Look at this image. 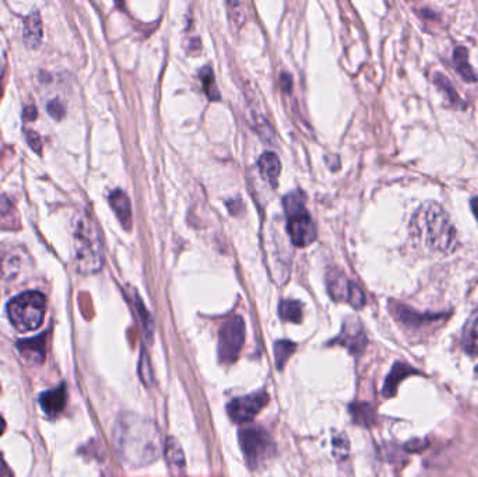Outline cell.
Wrapping results in <instances>:
<instances>
[{
	"mask_svg": "<svg viewBox=\"0 0 478 477\" xmlns=\"http://www.w3.org/2000/svg\"><path fill=\"white\" fill-rule=\"evenodd\" d=\"M114 442L122 462L132 468L152 465L164 452L159 425L136 413L119 416L114 428Z\"/></svg>",
	"mask_w": 478,
	"mask_h": 477,
	"instance_id": "1",
	"label": "cell"
},
{
	"mask_svg": "<svg viewBox=\"0 0 478 477\" xmlns=\"http://www.w3.org/2000/svg\"><path fill=\"white\" fill-rule=\"evenodd\" d=\"M411 234L431 250L451 253L456 249L458 233L449 216L436 203L422 205L411 219Z\"/></svg>",
	"mask_w": 478,
	"mask_h": 477,
	"instance_id": "2",
	"label": "cell"
},
{
	"mask_svg": "<svg viewBox=\"0 0 478 477\" xmlns=\"http://www.w3.org/2000/svg\"><path fill=\"white\" fill-rule=\"evenodd\" d=\"M73 243L76 266L80 273L92 274L99 272L104 265V245L97 222L90 213L80 215L76 222Z\"/></svg>",
	"mask_w": 478,
	"mask_h": 477,
	"instance_id": "3",
	"label": "cell"
},
{
	"mask_svg": "<svg viewBox=\"0 0 478 477\" xmlns=\"http://www.w3.org/2000/svg\"><path fill=\"white\" fill-rule=\"evenodd\" d=\"M287 216V231L293 243L298 248L311 245L317 239L315 223L305 207V195L300 191L288 193L284 200Z\"/></svg>",
	"mask_w": 478,
	"mask_h": 477,
	"instance_id": "4",
	"label": "cell"
},
{
	"mask_svg": "<svg viewBox=\"0 0 478 477\" xmlns=\"http://www.w3.org/2000/svg\"><path fill=\"white\" fill-rule=\"evenodd\" d=\"M45 297L38 291H25L7 304V315L18 332L35 330L45 317Z\"/></svg>",
	"mask_w": 478,
	"mask_h": 477,
	"instance_id": "5",
	"label": "cell"
},
{
	"mask_svg": "<svg viewBox=\"0 0 478 477\" xmlns=\"http://www.w3.org/2000/svg\"><path fill=\"white\" fill-rule=\"evenodd\" d=\"M239 447L250 469H257L276 454V444L260 427H245L238 433Z\"/></svg>",
	"mask_w": 478,
	"mask_h": 477,
	"instance_id": "6",
	"label": "cell"
},
{
	"mask_svg": "<svg viewBox=\"0 0 478 477\" xmlns=\"http://www.w3.org/2000/svg\"><path fill=\"white\" fill-rule=\"evenodd\" d=\"M246 326L242 317L235 315L226 320L219 332V358L224 364H234L239 358L245 343Z\"/></svg>",
	"mask_w": 478,
	"mask_h": 477,
	"instance_id": "7",
	"label": "cell"
},
{
	"mask_svg": "<svg viewBox=\"0 0 478 477\" xmlns=\"http://www.w3.org/2000/svg\"><path fill=\"white\" fill-rule=\"evenodd\" d=\"M269 400V394L264 391L238 397L227 404V413L234 423H249L262 411L263 407L267 406Z\"/></svg>",
	"mask_w": 478,
	"mask_h": 477,
	"instance_id": "8",
	"label": "cell"
},
{
	"mask_svg": "<svg viewBox=\"0 0 478 477\" xmlns=\"http://www.w3.org/2000/svg\"><path fill=\"white\" fill-rule=\"evenodd\" d=\"M329 294L336 301H345L355 310H361L365 306L364 291L351 280H348L341 272L336 270L330 273L327 280Z\"/></svg>",
	"mask_w": 478,
	"mask_h": 477,
	"instance_id": "9",
	"label": "cell"
},
{
	"mask_svg": "<svg viewBox=\"0 0 478 477\" xmlns=\"http://www.w3.org/2000/svg\"><path fill=\"white\" fill-rule=\"evenodd\" d=\"M367 336L361 322L357 318H347L343 323L340 334L330 344H340L353 354H361L367 347Z\"/></svg>",
	"mask_w": 478,
	"mask_h": 477,
	"instance_id": "10",
	"label": "cell"
},
{
	"mask_svg": "<svg viewBox=\"0 0 478 477\" xmlns=\"http://www.w3.org/2000/svg\"><path fill=\"white\" fill-rule=\"evenodd\" d=\"M391 311L393 317L400 322L404 327L410 330H418L422 329L431 323L439 322L446 319V314H422L417 313L415 310L404 306V304H392Z\"/></svg>",
	"mask_w": 478,
	"mask_h": 477,
	"instance_id": "11",
	"label": "cell"
},
{
	"mask_svg": "<svg viewBox=\"0 0 478 477\" xmlns=\"http://www.w3.org/2000/svg\"><path fill=\"white\" fill-rule=\"evenodd\" d=\"M45 339L47 334H39L34 339L20 340L17 349L20 356L31 366H38L45 361Z\"/></svg>",
	"mask_w": 478,
	"mask_h": 477,
	"instance_id": "12",
	"label": "cell"
},
{
	"mask_svg": "<svg viewBox=\"0 0 478 477\" xmlns=\"http://www.w3.org/2000/svg\"><path fill=\"white\" fill-rule=\"evenodd\" d=\"M39 404L47 416L56 417L63 411L66 404V387L61 385L58 388L42 392L39 395Z\"/></svg>",
	"mask_w": 478,
	"mask_h": 477,
	"instance_id": "13",
	"label": "cell"
},
{
	"mask_svg": "<svg viewBox=\"0 0 478 477\" xmlns=\"http://www.w3.org/2000/svg\"><path fill=\"white\" fill-rule=\"evenodd\" d=\"M412 374H418V371L408 366L407 363H401V361H398L395 363V366L392 367L385 384H384V390H382V394L384 397L386 399L393 398L398 392V385L401 384V381H404L405 378H408L410 375Z\"/></svg>",
	"mask_w": 478,
	"mask_h": 477,
	"instance_id": "14",
	"label": "cell"
},
{
	"mask_svg": "<svg viewBox=\"0 0 478 477\" xmlns=\"http://www.w3.org/2000/svg\"><path fill=\"white\" fill-rule=\"evenodd\" d=\"M130 300H132L133 308H135L136 315H137V319H139V323L142 326L143 336H145L147 343H152L153 337H154V330H156V323H154L153 315L149 313V310L146 308V306L142 301L140 296L135 290L130 291Z\"/></svg>",
	"mask_w": 478,
	"mask_h": 477,
	"instance_id": "15",
	"label": "cell"
},
{
	"mask_svg": "<svg viewBox=\"0 0 478 477\" xmlns=\"http://www.w3.org/2000/svg\"><path fill=\"white\" fill-rule=\"evenodd\" d=\"M109 205L112 210L115 212L116 217L122 223V226L126 230H130L132 227V205L128 198V195L119 189L114 191L109 195Z\"/></svg>",
	"mask_w": 478,
	"mask_h": 477,
	"instance_id": "16",
	"label": "cell"
},
{
	"mask_svg": "<svg viewBox=\"0 0 478 477\" xmlns=\"http://www.w3.org/2000/svg\"><path fill=\"white\" fill-rule=\"evenodd\" d=\"M462 346L466 353L478 357V308L467 319L463 327Z\"/></svg>",
	"mask_w": 478,
	"mask_h": 477,
	"instance_id": "17",
	"label": "cell"
},
{
	"mask_svg": "<svg viewBox=\"0 0 478 477\" xmlns=\"http://www.w3.org/2000/svg\"><path fill=\"white\" fill-rule=\"evenodd\" d=\"M348 411L354 424L361 427H372L376 421V413L374 407L367 401H355L350 404Z\"/></svg>",
	"mask_w": 478,
	"mask_h": 477,
	"instance_id": "18",
	"label": "cell"
},
{
	"mask_svg": "<svg viewBox=\"0 0 478 477\" xmlns=\"http://www.w3.org/2000/svg\"><path fill=\"white\" fill-rule=\"evenodd\" d=\"M23 38L24 42L30 48H37L42 41V24L39 20V16L37 13L30 14L24 21L23 28Z\"/></svg>",
	"mask_w": 478,
	"mask_h": 477,
	"instance_id": "19",
	"label": "cell"
},
{
	"mask_svg": "<svg viewBox=\"0 0 478 477\" xmlns=\"http://www.w3.org/2000/svg\"><path fill=\"white\" fill-rule=\"evenodd\" d=\"M164 457L168 465L173 469L182 471L185 468V454L175 437H166L164 441Z\"/></svg>",
	"mask_w": 478,
	"mask_h": 477,
	"instance_id": "20",
	"label": "cell"
},
{
	"mask_svg": "<svg viewBox=\"0 0 478 477\" xmlns=\"http://www.w3.org/2000/svg\"><path fill=\"white\" fill-rule=\"evenodd\" d=\"M257 165L260 168V172L263 174V176L276 186L278 175L281 172V162L278 157L271 153V152H266L260 156V159L257 161Z\"/></svg>",
	"mask_w": 478,
	"mask_h": 477,
	"instance_id": "21",
	"label": "cell"
},
{
	"mask_svg": "<svg viewBox=\"0 0 478 477\" xmlns=\"http://www.w3.org/2000/svg\"><path fill=\"white\" fill-rule=\"evenodd\" d=\"M21 252L23 249L8 248L7 253H0V267L6 276L13 277L20 273V269L24 263V258Z\"/></svg>",
	"mask_w": 478,
	"mask_h": 477,
	"instance_id": "22",
	"label": "cell"
},
{
	"mask_svg": "<svg viewBox=\"0 0 478 477\" xmlns=\"http://www.w3.org/2000/svg\"><path fill=\"white\" fill-rule=\"evenodd\" d=\"M453 64L458 71V73L462 76V79L469 81V83H476L478 81L477 73L472 68L469 62V52L465 47H459L453 51Z\"/></svg>",
	"mask_w": 478,
	"mask_h": 477,
	"instance_id": "23",
	"label": "cell"
},
{
	"mask_svg": "<svg viewBox=\"0 0 478 477\" xmlns=\"http://www.w3.org/2000/svg\"><path fill=\"white\" fill-rule=\"evenodd\" d=\"M278 315L286 322L300 323L302 320V304L295 300H284L280 303Z\"/></svg>",
	"mask_w": 478,
	"mask_h": 477,
	"instance_id": "24",
	"label": "cell"
},
{
	"mask_svg": "<svg viewBox=\"0 0 478 477\" xmlns=\"http://www.w3.org/2000/svg\"><path fill=\"white\" fill-rule=\"evenodd\" d=\"M297 344L291 340H277L274 343V361L278 370H283L288 358L294 354Z\"/></svg>",
	"mask_w": 478,
	"mask_h": 477,
	"instance_id": "25",
	"label": "cell"
},
{
	"mask_svg": "<svg viewBox=\"0 0 478 477\" xmlns=\"http://www.w3.org/2000/svg\"><path fill=\"white\" fill-rule=\"evenodd\" d=\"M139 377L142 380V382L150 388L153 385L154 377H153V368H152V361L150 357L147 354L146 347H142V353H140V360H139Z\"/></svg>",
	"mask_w": 478,
	"mask_h": 477,
	"instance_id": "26",
	"label": "cell"
},
{
	"mask_svg": "<svg viewBox=\"0 0 478 477\" xmlns=\"http://www.w3.org/2000/svg\"><path fill=\"white\" fill-rule=\"evenodd\" d=\"M434 81H435V84L442 90V92L446 95V99H448L451 104H453V105H456V107H465V102L462 101V98L459 97V94L455 91V88H453V85L451 84L449 80L438 73V75H435Z\"/></svg>",
	"mask_w": 478,
	"mask_h": 477,
	"instance_id": "27",
	"label": "cell"
},
{
	"mask_svg": "<svg viewBox=\"0 0 478 477\" xmlns=\"http://www.w3.org/2000/svg\"><path fill=\"white\" fill-rule=\"evenodd\" d=\"M200 80L203 83V88H204V92H207L209 98L210 99H219L220 98V94H219V90H217V85H216V81H214V75H213V71L206 66L202 69L200 72Z\"/></svg>",
	"mask_w": 478,
	"mask_h": 477,
	"instance_id": "28",
	"label": "cell"
},
{
	"mask_svg": "<svg viewBox=\"0 0 478 477\" xmlns=\"http://www.w3.org/2000/svg\"><path fill=\"white\" fill-rule=\"evenodd\" d=\"M333 454L338 461H344L350 454V444L344 434H336L333 437Z\"/></svg>",
	"mask_w": 478,
	"mask_h": 477,
	"instance_id": "29",
	"label": "cell"
},
{
	"mask_svg": "<svg viewBox=\"0 0 478 477\" xmlns=\"http://www.w3.org/2000/svg\"><path fill=\"white\" fill-rule=\"evenodd\" d=\"M48 112L51 114V116H54L56 119H61L65 115V108H63V105L58 99H54L48 105Z\"/></svg>",
	"mask_w": 478,
	"mask_h": 477,
	"instance_id": "30",
	"label": "cell"
},
{
	"mask_svg": "<svg viewBox=\"0 0 478 477\" xmlns=\"http://www.w3.org/2000/svg\"><path fill=\"white\" fill-rule=\"evenodd\" d=\"M427 445H428V444H427V441H424V440H412V441L407 442L404 448H405L408 452H419V451H422Z\"/></svg>",
	"mask_w": 478,
	"mask_h": 477,
	"instance_id": "31",
	"label": "cell"
},
{
	"mask_svg": "<svg viewBox=\"0 0 478 477\" xmlns=\"http://www.w3.org/2000/svg\"><path fill=\"white\" fill-rule=\"evenodd\" d=\"M27 139L31 147H34L37 152H41V139L35 132H27Z\"/></svg>",
	"mask_w": 478,
	"mask_h": 477,
	"instance_id": "32",
	"label": "cell"
},
{
	"mask_svg": "<svg viewBox=\"0 0 478 477\" xmlns=\"http://www.w3.org/2000/svg\"><path fill=\"white\" fill-rule=\"evenodd\" d=\"M0 477H13L11 471L8 469V466H7V464L4 462V459H3L1 455H0Z\"/></svg>",
	"mask_w": 478,
	"mask_h": 477,
	"instance_id": "33",
	"label": "cell"
},
{
	"mask_svg": "<svg viewBox=\"0 0 478 477\" xmlns=\"http://www.w3.org/2000/svg\"><path fill=\"white\" fill-rule=\"evenodd\" d=\"M281 84H283V88L290 92L291 91V85H293V80H291V76L290 75H281Z\"/></svg>",
	"mask_w": 478,
	"mask_h": 477,
	"instance_id": "34",
	"label": "cell"
},
{
	"mask_svg": "<svg viewBox=\"0 0 478 477\" xmlns=\"http://www.w3.org/2000/svg\"><path fill=\"white\" fill-rule=\"evenodd\" d=\"M25 116H27L28 119H35V116H37V109H35V107H28V108L25 109Z\"/></svg>",
	"mask_w": 478,
	"mask_h": 477,
	"instance_id": "35",
	"label": "cell"
},
{
	"mask_svg": "<svg viewBox=\"0 0 478 477\" xmlns=\"http://www.w3.org/2000/svg\"><path fill=\"white\" fill-rule=\"evenodd\" d=\"M470 206H472V210H473V213H474V216H476V219L478 220V198H473L472 199Z\"/></svg>",
	"mask_w": 478,
	"mask_h": 477,
	"instance_id": "36",
	"label": "cell"
},
{
	"mask_svg": "<svg viewBox=\"0 0 478 477\" xmlns=\"http://www.w3.org/2000/svg\"><path fill=\"white\" fill-rule=\"evenodd\" d=\"M4 430H6V421H4V418L0 416V437L3 435Z\"/></svg>",
	"mask_w": 478,
	"mask_h": 477,
	"instance_id": "37",
	"label": "cell"
}]
</instances>
